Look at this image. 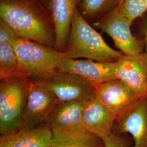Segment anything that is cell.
Returning <instances> with one entry per match:
<instances>
[{
    "mask_svg": "<svg viewBox=\"0 0 147 147\" xmlns=\"http://www.w3.org/2000/svg\"><path fill=\"white\" fill-rule=\"evenodd\" d=\"M0 16L18 37L55 49L52 13L40 0H1Z\"/></svg>",
    "mask_w": 147,
    "mask_h": 147,
    "instance_id": "obj_1",
    "label": "cell"
},
{
    "mask_svg": "<svg viewBox=\"0 0 147 147\" xmlns=\"http://www.w3.org/2000/svg\"><path fill=\"white\" fill-rule=\"evenodd\" d=\"M124 54L111 47L99 33L86 21L78 8L75 11L68 40L60 59L86 58L97 62L116 63Z\"/></svg>",
    "mask_w": 147,
    "mask_h": 147,
    "instance_id": "obj_2",
    "label": "cell"
},
{
    "mask_svg": "<svg viewBox=\"0 0 147 147\" xmlns=\"http://www.w3.org/2000/svg\"><path fill=\"white\" fill-rule=\"evenodd\" d=\"M0 80V132L5 135L24 127L30 80L11 78Z\"/></svg>",
    "mask_w": 147,
    "mask_h": 147,
    "instance_id": "obj_3",
    "label": "cell"
},
{
    "mask_svg": "<svg viewBox=\"0 0 147 147\" xmlns=\"http://www.w3.org/2000/svg\"><path fill=\"white\" fill-rule=\"evenodd\" d=\"M13 47L19 65L28 78H43L57 71L61 53L56 49L20 37Z\"/></svg>",
    "mask_w": 147,
    "mask_h": 147,
    "instance_id": "obj_4",
    "label": "cell"
},
{
    "mask_svg": "<svg viewBox=\"0 0 147 147\" xmlns=\"http://www.w3.org/2000/svg\"><path fill=\"white\" fill-rule=\"evenodd\" d=\"M92 25L94 28L107 33L124 55H135L145 51L144 39L132 33L133 23L121 14L118 7Z\"/></svg>",
    "mask_w": 147,
    "mask_h": 147,
    "instance_id": "obj_5",
    "label": "cell"
},
{
    "mask_svg": "<svg viewBox=\"0 0 147 147\" xmlns=\"http://www.w3.org/2000/svg\"><path fill=\"white\" fill-rule=\"evenodd\" d=\"M31 79L51 90L60 102L84 103L95 98V87L74 74L57 70L43 78Z\"/></svg>",
    "mask_w": 147,
    "mask_h": 147,
    "instance_id": "obj_6",
    "label": "cell"
},
{
    "mask_svg": "<svg viewBox=\"0 0 147 147\" xmlns=\"http://www.w3.org/2000/svg\"><path fill=\"white\" fill-rule=\"evenodd\" d=\"M95 98L113 115L116 122L126 116L140 99L127 84L119 79L96 86Z\"/></svg>",
    "mask_w": 147,
    "mask_h": 147,
    "instance_id": "obj_7",
    "label": "cell"
},
{
    "mask_svg": "<svg viewBox=\"0 0 147 147\" xmlns=\"http://www.w3.org/2000/svg\"><path fill=\"white\" fill-rule=\"evenodd\" d=\"M30 80L24 128H33L46 124L61 102L51 90L36 81Z\"/></svg>",
    "mask_w": 147,
    "mask_h": 147,
    "instance_id": "obj_8",
    "label": "cell"
},
{
    "mask_svg": "<svg viewBox=\"0 0 147 147\" xmlns=\"http://www.w3.org/2000/svg\"><path fill=\"white\" fill-rule=\"evenodd\" d=\"M57 70L78 75L94 87L117 79L116 63H104L89 59H59Z\"/></svg>",
    "mask_w": 147,
    "mask_h": 147,
    "instance_id": "obj_9",
    "label": "cell"
},
{
    "mask_svg": "<svg viewBox=\"0 0 147 147\" xmlns=\"http://www.w3.org/2000/svg\"><path fill=\"white\" fill-rule=\"evenodd\" d=\"M116 76L140 99L147 98V53L124 55L116 62Z\"/></svg>",
    "mask_w": 147,
    "mask_h": 147,
    "instance_id": "obj_10",
    "label": "cell"
},
{
    "mask_svg": "<svg viewBox=\"0 0 147 147\" xmlns=\"http://www.w3.org/2000/svg\"><path fill=\"white\" fill-rule=\"evenodd\" d=\"M112 132L129 134L133 147H147V98L140 99L126 116L116 121Z\"/></svg>",
    "mask_w": 147,
    "mask_h": 147,
    "instance_id": "obj_11",
    "label": "cell"
},
{
    "mask_svg": "<svg viewBox=\"0 0 147 147\" xmlns=\"http://www.w3.org/2000/svg\"><path fill=\"white\" fill-rule=\"evenodd\" d=\"M53 131L78 133L86 131L83 118L82 103L61 102L46 124Z\"/></svg>",
    "mask_w": 147,
    "mask_h": 147,
    "instance_id": "obj_12",
    "label": "cell"
},
{
    "mask_svg": "<svg viewBox=\"0 0 147 147\" xmlns=\"http://www.w3.org/2000/svg\"><path fill=\"white\" fill-rule=\"evenodd\" d=\"M82 0H49L55 26L56 44L55 49L60 53L64 50L68 40L75 11Z\"/></svg>",
    "mask_w": 147,
    "mask_h": 147,
    "instance_id": "obj_13",
    "label": "cell"
},
{
    "mask_svg": "<svg viewBox=\"0 0 147 147\" xmlns=\"http://www.w3.org/2000/svg\"><path fill=\"white\" fill-rule=\"evenodd\" d=\"M83 104V118L86 131L103 138L112 132L116 119L104 105L95 98Z\"/></svg>",
    "mask_w": 147,
    "mask_h": 147,
    "instance_id": "obj_14",
    "label": "cell"
},
{
    "mask_svg": "<svg viewBox=\"0 0 147 147\" xmlns=\"http://www.w3.org/2000/svg\"><path fill=\"white\" fill-rule=\"evenodd\" d=\"M53 131L47 124L1 135L0 147H50Z\"/></svg>",
    "mask_w": 147,
    "mask_h": 147,
    "instance_id": "obj_15",
    "label": "cell"
},
{
    "mask_svg": "<svg viewBox=\"0 0 147 147\" xmlns=\"http://www.w3.org/2000/svg\"><path fill=\"white\" fill-rule=\"evenodd\" d=\"M50 147H105V146L102 138L88 132L63 133L53 131Z\"/></svg>",
    "mask_w": 147,
    "mask_h": 147,
    "instance_id": "obj_16",
    "label": "cell"
},
{
    "mask_svg": "<svg viewBox=\"0 0 147 147\" xmlns=\"http://www.w3.org/2000/svg\"><path fill=\"white\" fill-rule=\"evenodd\" d=\"M124 0H82L78 7L84 19L92 24L119 7Z\"/></svg>",
    "mask_w": 147,
    "mask_h": 147,
    "instance_id": "obj_17",
    "label": "cell"
},
{
    "mask_svg": "<svg viewBox=\"0 0 147 147\" xmlns=\"http://www.w3.org/2000/svg\"><path fill=\"white\" fill-rule=\"evenodd\" d=\"M11 78H28L19 65L13 45L0 42V80Z\"/></svg>",
    "mask_w": 147,
    "mask_h": 147,
    "instance_id": "obj_18",
    "label": "cell"
},
{
    "mask_svg": "<svg viewBox=\"0 0 147 147\" xmlns=\"http://www.w3.org/2000/svg\"><path fill=\"white\" fill-rule=\"evenodd\" d=\"M121 14L134 22L147 12V0H124L119 6Z\"/></svg>",
    "mask_w": 147,
    "mask_h": 147,
    "instance_id": "obj_19",
    "label": "cell"
},
{
    "mask_svg": "<svg viewBox=\"0 0 147 147\" xmlns=\"http://www.w3.org/2000/svg\"><path fill=\"white\" fill-rule=\"evenodd\" d=\"M126 135L112 132L107 136L102 138L105 147H133L132 139Z\"/></svg>",
    "mask_w": 147,
    "mask_h": 147,
    "instance_id": "obj_20",
    "label": "cell"
},
{
    "mask_svg": "<svg viewBox=\"0 0 147 147\" xmlns=\"http://www.w3.org/2000/svg\"><path fill=\"white\" fill-rule=\"evenodd\" d=\"M19 37L3 20H0V42L13 44Z\"/></svg>",
    "mask_w": 147,
    "mask_h": 147,
    "instance_id": "obj_21",
    "label": "cell"
},
{
    "mask_svg": "<svg viewBox=\"0 0 147 147\" xmlns=\"http://www.w3.org/2000/svg\"><path fill=\"white\" fill-rule=\"evenodd\" d=\"M132 26H134L135 34L144 39L145 52L147 53V12L134 21Z\"/></svg>",
    "mask_w": 147,
    "mask_h": 147,
    "instance_id": "obj_22",
    "label": "cell"
},
{
    "mask_svg": "<svg viewBox=\"0 0 147 147\" xmlns=\"http://www.w3.org/2000/svg\"><path fill=\"white\" fill-rule=\"evenodd\" d=\"M42 1V3H44L45 5H47L49 7V0H40Z\"/></svg>",
    "mask_w": 147,
    "mask_h": 147,
    "instance_id": "obj_23",
    "label": "cell"
}]
</instances>
